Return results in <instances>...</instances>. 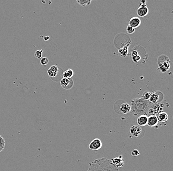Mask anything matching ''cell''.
I'll return each mask as SVG.
<instances>
[{"instance_id":"obj_14","label":"cell","mask_w":173,"mask_h":171,"mask_svg":"<svg viewBox=\"0 0 173 171\" xmlns=\"http://www.w3.org/2000/svg\"><path fill=\"white\" fill-rule=\"evenodd\" d=\"M59 72V68L57 65H53L48 69L47 73L51 78H54L58 75Z\"/></svg>"},{"instance_id":"obj_2","label":"cell","mask_w":173,"mask_h":171,"mask_svg":"<svg viewBox=\"0 0 173 171\" xmlns=\"http://www.w3.org/2000/svg\"><path fill=\"white\" fill-rule=\"evenodd\" d=\"M96 160L102 171H119V168L114 165L108 159L102 157Z\"/></svg>"},{"instance_id":"obj_21","label":"cell","mask_w":173,"mask_h":171,"mask_svg":"<svg viewBox=\"0 0 173 171\" xmlns=\"http://www.w3.org/2000/svg\"><path fill=\"white\" fill-rule=\"evenodd\" d=\"M150 96H151V92H149V91H146V92H144V93L143 94L141 98L144 99V100L149 101Z\"/></svg>"},{"instance_id":"obj_7","label":"cell","mask_w":173,"mask_h":171,"mask_svg":"<svg viewBox=\"0 0 173 171\" xmlns=\"http://www.w3.org/2000/svg\"><path fill=\"white\" fill-rule=\"evenodd\" d=\"M158 62L159 65V69L161 72H166L170 69V63L169 59L168 58L166 60H164L158 59Z\"/></svg>"},{"instance_id":"obj_6","label":"cell","mask_w":173,"mask_h":171,"mask_svg":"<svg viewBox=\"0 0 173 171\" xmlns=\"http://www.w3.org/2000/svg\"><path fill=\"white\" fill-rule=\"evenodd\" d=\"M102 147V143L98 138H95L92 141L89 145V148L91 150L97 151Z\"/></svg>"},{"instance_id":"obj_18","label":"cell","mask_w":173,"mask_h":171,"mask_svg":"<svg viewBox=\"0 0 173 171\" xmlns=\"http://www.w3.org/2000/svg\"><path fill=\"white\" fill-rule=\"evenodd\" d=\"M74 75V72L71 69H69L63 72V77L64 78H71Z\"/></svg>"},{"instance_id":"obj_8","label":"cell","mask_w":173,"mask_h":171,"mask_svg":"<svg viewBox=\"0 0 173 171\" xmlns=\"http://www.w3.org/2000/svg\"><path fill=\"white\" fill-rule=\"evenodd\" d=\"M74 82L71 78H63L60 81V85L64 89L69 90L72 88Z\"/></svg>"},{"instance_id":"obj_22","label":"cell","mask_w":173,"mask_h":171,"mask_svg":"<svg viewBox=\"0 0 173 171\" xmlns=\"http://www.w3.org/2000/svg\"><path fill=\"white\" fill-rule=\"evenodd\" d=\"M43 49H41V50H36V52H35V57L36 58L41 59L42 58V53H43Z\"/></svg>"},{"instance_id":"obj_11","label":"cell","mask_w":173,"mask_h":171,"mask_svg":"<svg viewBox=\"0 0 173 171\" xmlns=\"http://www.w3.org/2000/svg\"><path fill=\"white\" fill-rule=\"evenodd\" d=\"M158 121L157 116L155 115H150L148 116V122L147 125L151 127H155L158 125Z\"/></svg>"},{"instance_id":"obj_15","label":"cell","mask_w":173,"mask_h":171,"mask_svg":"<svg viewBox=\"0 0 173 171\" xmlns=\"http://www.w3.org/2000/svg\"><path fill=\"white\" fill-rule=\"evenodd\" d=\"M148 116L146 115H141L138 117L137 119V124L140 126L144 127L147 125Z\"/></svg>"},{"instance_id":"obj_1","label":"cell","mask_w":173,"mask_h":171,"mask_svg":"<svg viewBox=\"0 0 173 171\" xmlns=\"http://www.w3.org/2000/svg\"><path fill=\"white\" fill-rule=\"evenodd\" d=\"M131 114L136 116L141 115L147 116L149 109L152 107V104L149 101L144 100L142 98H135L131 101Z\"/></svg>"},{"instance_id":"obj_26","label":"cell","mask_w":173,"mask_h":171,"mask_svg":"<svg viewBox=\"0 0 173 171\" xmlns=\"http://www.w3.org/2000/svg\"><path fill=\"white\" fill-rule=\"evenodd\" d=\"M131 155L132 156H137L139 155L140 152L138 150L136 149H134L131 152Z\"/></svg>"},{"instance_id":"obj_27","label":"cell","mask_w":173,"mask_h":171,"mask_svg":"<svg viewBox=\"0 0 173 171\" xmlns=\"http://www.w3.org/2000/svg\"><path fill=\"white\" fill-rule=\"evenodd\" d=\"M49 37L48 36H47L46 37H45L44 38V40H45V41H47V40H49Z\"/></svg>"},{"instance_id":"obj_3","label":"cell","mask_w":173,"mask_h":171,"mask_svg":"<svg viewBox=\"0 0 173 171\" xmlns=\"http://www.w3.org/2000/svg\"><path fill=\"white\" fill-rule=\"evenodd\" d=\"M116 102L114 105V109L116 113L119 114H126L130 113L131 106L124 102L120 101Z\"/></svg>"},{"instance_id":"obj_12","label":"cell","mask_w":173,"mask_h":171,"mask_svg":"<svg viewBox=\"0 0 173 171\" xmlns=\"http://www.w3.org/2000/svg\"><path fill=\"white\" fill-rule=\"evenodd\" d=\"M141 20L138 17H133L129 21V25L134 29L138 28L141 25Z\"/></svg>"},{"instance_id":"obj_25","label":"cell","mask_w":173,"mask_h":171,"mask_svg":"<svg viewBox=\"0 0 173 171\" xmlns=\"http://www.w3.org/2000/svg\"><path fill=\"white\" fill-rule=\"evenodd\" d=\"M126 32L129 34H132L135 32V29L132 28V27L130 26L129 25H127V28H126Z\"/></svg>"},{"instance_id":"obj_4","label":"cell","mask_w":173,"mask_h":171,"mask_svg":"<svg viewBox=\"0 0 173 171\" xmlns=\"http://www.w3.org/2000/svg\"><path fill=\"white\" fill-rule=\"evenodd\" d=\"M147 1H141L138 8H137V14L139 16L143 17L148 15L149 10L147 5Z\"/></svg>"},{"instance_id":"obj_5","label":"cell","mask_w":173,"mask_h":171,"mask_svg":"<svg viewBox=\"0 0 173 171\" xmlns=\"http://www.w3.org/2000/svg\"><path fill=\"white\" fill-rule=\"evenodd\" d=\"M143 130L144 129L142 128V127L140 126L139 125H133L130 128L129 132L133 137L137 138L142 136Z\"/></svg>"},{"instance_id":"obj_9","label":"cell","mask_w":173,"mask_h":171,"mask_svg":"<svg viewBox=\"0 0 173 171\" xmlns=\"http://www.w3.org/2000/svg\"><path fill=\"white\" fill-rule=\"evenodd\" d=\"M110 160L112 164L118 168L124 166V160L123 155L112 158Z\"/></svg>"},{"instance_id":"obj_19","label":"cell","mask_w":173,"mask_h":171,"mask_svg":"<svg viewBox=\"0 0 173 171\" xmlns=\"http://www.w3.org/2000/svg\"><path fill=\"white\" fill-rule=\"evenodd\" d=\"M119 53H120L123 57H125L126 56H127L128 54V46H124L123 48L120 49Z\"/></svg>"},{"instance_id":"obj_13","label":"cell","mask_w":173,"mask_h":171,"mask_svg":"<svg viewBox=\"0 0 173 171\" xmlns=\"http://www.w3.org/2000/svg\"><path fill=\"white\" fill-rule=\"evenodd\" d=\"M157 118L158 122L165 123L169 119V116L167 113L164 111H161L158 113L157 116H156Z\"/></svg>"},{"instance_id":"obj_20","label":"cell","mask_w":173,"mask_h":171,"mask_svg":"<svg viewBox=\"0 0 173 171\" xmlns=\"http://www.w3.org/2000/svg\"><path fill=\"white\" fill-rule=\"evenodd\" d=\"M76 1L82 7H85L91 4L92 1Z\"/></svg>"},{"instance_id":"obj_16","label":"cell","mask_w":173,"mask_h":171,"mask_svg":"<svg viewBox=\"0 0 173 171\" xmlns=\"http://www.w3.org/2000/svg\"><path fill=\"white\" fill-rule=\"evenodd\" d=\"M87 171H102L100 168L96 160L91 162L89 164V168Z\"/></svg>"},{"instance_id":"obj_24","label":"cell","mask_w":173,"mask_h":171,"mask_svg":"<svg viewBox=\"0 0 173 171\" xmlns=\"http://www.w3.org/2000/svg\"><path fill=\"white\" fill-rule=\"evenodd\" d=\"M48 62H49V60L47 57H42L41 58V65H46L48 64Z\"/></svg>"},{"instance_id":"obj_23","label":"cell","mask_w":173,"mask_h":171,"mask_svg":"<svg viewBox=\"0 0 173 171\" xmlns=\"http://www.w3.org/2000/svg\"><path fill=\"white\" fill-rule=\"evenodd\" d=\"M5 146V140L3 137L0 135V152L4 149Z\"/></svg>"},{"instance_id":"obj_17","label":"cell","mask_w":173,"mask_h":171,"mask_svg":"<svg viewBox=\"0 0 173 171\" xmlns=\"http://www.w3.org/2000/svg\"><path fill=\"white\" fill-rule=\"evenodd\" d=\"M131 58L132 59L134 63H138L141 60V57L139 55L138 52L136 50L132 51L131 53Z\"/></svg>"},{"instance_id":"obj_10","label":"cell","mask_w":173,"mask_h":171,"mask_svg":"<svg viewBox=\"0 0 173 171\" xmlns=\"http://www.w3.org/2000/svg\"><path fill=\"white\" fill-rule=\"evenodd\" d=\"M160 92H152L151 93V96L149 98V101L152 104H156L159 103L162 100V99L160 98Z\"/></svg>"}]
</instances>
